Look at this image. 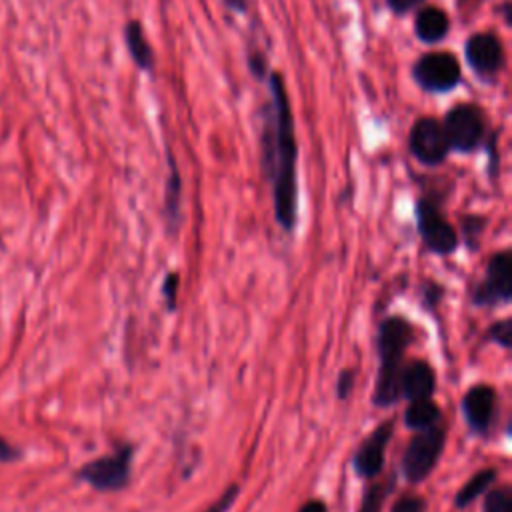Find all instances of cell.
Wrapping results in <instances>:
<instances>
[{"label":"cell","mask_w":512,"mask_h":512,"mask_svg":"<svg viewBox=\"0 0 512 512\" xmlns=\"http://www.w3.org/2000/svg\"><path fill=\"white\" fill-rule=\"evenodd\" d=\"M464 56L470 70L482 82H494L506 66L502 40L494 32H476L464 44Z\"/></svg>","instance_id":"obj_7"},{"label":"cell","mask_w":512,"mask_h":512,"mask_svg":"<svg viewBox=\"0 0 512 512\" xmlns=\"http://www.w3.org/2000/svg\"><path fill=\"white\" fill-rule=\"evenodd\" d=\"M178 286H180V276L176 272L166 274L164 282H162V296L166 302L168 310L176 308V296H178Z\"/></svg>","instance_id":"obj_23"},{"label":"cell","mask_w":512,"mask_h":512,"mask_svg":"<svg viewBox=\"0 0 512 512\" xmlns=\"http://www.w3.org/2000/svg\"><path fill=\"white\" fill-rule=\"evenodd\" d=\"M500 10H502V18H504L506 26H510V16H512V12H510V2H508V0H506V2H502Z\"/></svg>","instance_id":"obj_33"},{"label":"cell","mask_w":512,"mask_h":512,"mask_svg":"<svg viewBox=\"0 0 512 512\" xmlns=\"http://www.w3.org/2000/svg\"><path fill=\"white\" fill-rule=\"evenodd\" d=\"M132 458H134V448L130 444H122L116 452L84 464L78 470V478H82L84 482H88L92 488L100 492L122 490L130 482Z\"/></svg>","instance_id":"obj_5"},{"label":"cell","mask_w":512,"mask_h":512,"mask_svg":"<svg viewBox=\"0 0 512 512\" xmlns=\"http://www.w3.org/2000/svg\"><path fill=\"white\" fill-rule=\"evenodd\" d=\"M394 434V422L386 420L380 422L358 446L352 458V466L358 476L362 478H374L382 472L384 466V452Z\"/></svg>","instance_id":"obj_11"},{"label":"cell","mask_w":512,"mask_h":512,"mask_svg":"<svg viewBox=\"0 0 512 512\" xmlns=\"http://www.w3.org/2000/svg\"><path fill=\"white\" fill-rule=\"evenodd\" d=\"M410 154L424 166H440L450 152V144L444 126L438 118H418L408 134Z\"/></svg>","instance_id":"obj_9"},{"label":"cell","mask_w":512,"mask_h":512,"mask_svg":"<svg viewBox=\"0 0 512 512\" xmlns=\"http://www.w3.org/2000/svg\"><path fill=\"white\" fill-rule=\"evenodd\" d=\"M494 404H496V390L492 386L476 384L468 388V392L462 398V412L466 416L468 426L474 432L484 434L490 428L492 416H494Z\"/></svg>","instance_id":"obj_12"},{"label":"cell","mask_w":512,"mask_h":512,"mask_svg":"<svg viewBox=\"0 0 512 512\" xmlns=\"http://www.w3.org/2000/svg\"><path fill=\"white\" fill-rule=\"evenodd\" d=\"M440 422V408L430 398L410 400V406L404 412V424L412 430H426Z\"/></svg>","instance_id":"obj_17"},{"label":"cell","mask_w":512,"mask_h":512,"mask_svg":"<svg viewBox=\"0 0 512 512\" xmlns=\"http://www.w3.org/2000/svg\"><path fill=\"white\" fill-rule=\"evenodd\" d=\"M222 4L236 14H244L248 10V0H222Z\"/></svg>","instance_id":"obj_30"},{"label":"cell","mask_w":512,"mask_h":512,"mask_svg":"<svg viewBox=\"0 0 512 512\" xmlns=\"http://www.w3.org/2000/svg\"><path fill=\"white\" fill-rule=\"evenodd\" d=\"M450 32V18L438 6H424L416 12L414 34L424 44H438Z\"/></svg>","instance_id":"obj_15"},{"label":"cell","mask_w":512,"mask_h":512,"mask_svg":"<svg viewBox=\"0 0 512 512\" xmlns=\"http://www.w3.org/2000/svg\"><path fill=\"white\" fill-rule=\"evenodd\" d=\"M238 492H240V488L236 486V484H232V486H228L224 492H222V496L206 510V512H228L230 508H232V504L236 502V498H238Z\"/></svg>","instance_id":"obj_24"},{"label":"cell","mask_w":512,"mask_h":512,"mask_svg":"<svg viewBox=\"0 0 512 512\" xmlns=\"http://www.w3.org/2000/svg\"><path fill=\"white\" fill-rule=\"evenodd\" d=\"M496 480V470L494 468H484V470H478L468 482H464V486L458 490L454 502L458 508H464L468 506L470 502H474L480 494H484L492 482Z\"/></svg>","instance_id":"obj_18"},{"label":"cell","mask_w":512,"mask_h":512,"mask_svg":"<svg viewBox=\"0 0 512 512\" xmlns=\"http://www.w3.org/2000/svg\"><path fill=\"white\" fill-rule=\"evenodd\" d=\"M484 218L482 216H476V214H470V216H464L462 218V228H464V238L470 242L472 236H478L484 228Z\"/></svg>","instance_id":"obj_28"},{"label":"cell","mask_w":512,"mask_h":512,"mask_svg":"<svg viewBox=\"0 0 512 512\" xmlns=\"http://www.w3.org/2000/svg\"><path fill=\"white\" fill-rule=\"evenodd\" d=\"M488 336L500 344L502 348H510L512 346V322L510 318H504V320H498L496 324L490 326L488 330Z\"/></svg>","instance_id":"obj_22"},{"label":"cell","mask_w":512,"mask_h":512,"mask_svg":"<svg viewBox=\"0 0 512 512\" xmlns=\"http://www.w3.org/2000/svg\"><path fill=\"white\" fill-rule=\"evenodd\" d=\"M436 388V376L428 362L414 360L400 374V390L408 400L430 398Z\"/></svg>","instance_id":"obj_13"},{"label":"cell","mask_w":512,"mask_h":512,"mask_svg":"<svg viewBox=\"0 0 512 512\" xmlns=\"http://www.w3.org/2000/svg\"><path fill=\"white\" fill-rule=\"evenodd\" d=\"M298 512H328V508L322 500H308L306 504L300 506Z\"/></svg>","instance_id":"obj_31"},{"label":"cell","mask_w":512,"mask_h":512,"mask_svg":"<svg viewBox=\"0 0 512 512\" xmlns=\"http://www.w3.org/2000/svg\"><path fill=\"white\" fill-rule=\"evenodd\" d=\"M246 62H248V70H250L252 78L258 80V82H266V78H268V74H270V66H268L266 54H264L262 50L254 48V50L248 52Z\"/></svg>","instance_id":"obj_21"},{"label":"cell","mask_w":512,"mask_h":512,"mask_svg":"<svg viewBox=\"0 0 512 512\" xmlns=\"http://www.w3.org/2000/svg\"><path fill=\"white\" fill-rule=\"evenodd\" d=\"M270 100L260 112V166L272 188L276 222L292 232L298 220V144L294 114L280 72L270 70Z\"/></svg>","instance_id":"obj_1"},{"label":"cell","mask_w":512,"mask_h":512,"mask_svg":"<svg viewBox=\"0 0 512 512\" xmlns=\"http://www.w3.org/2000/svg\"><path fill=\"white\" fill-rule=\"evenodd\" d=\"M352 388H354V372L342 370L336 378V396L340 400H346L352 394Z\"/></svg>","instance_id":"obj_27"},{"label":"cell","mask_w":512,"mask_h":512,"mask_svg":"<svg viewBox=\"0 0 512 512\" xmlns=\"http://www.w3.org/2000/svg\"><path fill=\"white\" fill-rule=\"evenodd\" d=\"M482 512H512V488L508 484L492 488L484 498Z\"/></svg>","instance_id":"obj_20"},{"label":"cell","mask_w":512,"mask_h":512,"mask_svg":"<svg viewBox=\"0 0 512 512\" xmlns=\"http://www.w3.org/2000/svg\"><path fill=\"white\" fill-rule=\"evenodd\" d=\"M16 456V452L0 438V460H10V458H14Z\"/></svg>","instance_id":"obj_32"},{"label":"cell","mask_w":512,"mask_h":512,"mask_svg":"<svg viewBox=\"0 0 512 512\" xmlns=\"http://www.w3.org/2000/svg\"><path fill=\"white\" fill-rule=\"evenodd\" d=\"M390 490H392V482H388V484H384V482L370 484L364 490L362 504H360L358 512H382V504H384Z\"/></svg>","instance_id":"obj_19"},{"label":"cell","mask_w":512,"mask_h":512,"mask_svg":"<svg viewBox=\"0 0 512 512\" xmlns=\"http://www.w3.org/2000/svg\"><path fill=\"white\" fill-rule=\"evenodd\" d=\"M512 300V258L510 252H496L488 260L486 276L472 290V302L476 306H500Z\"/></svg>","instance_id":"obj_10"},{"label":"cell","mask_w":512,"mask_h":512,"mask_svg":"<svg viewBox=\"0 0 512 512\" xmlns=\"http://www.w3.org/2000/svg\"><path fill=\"white\" fill-rule=\"evenodd\" d=\"M444 444H446V430L440 424L426 430H418V434L408 442L402 456L400 470L404 478L410 484H418L424 478H428V474L432 472V468L436 466L444 450Z\"/></svg>","instance_id":"obj_4"},{"label":"cell","mask_w":512,"mask_h":512,"mask_svg":"<svg viewBox=\"0 0 512 512\" xmlns=\"http://www.w3.org/2000/svg\"><path fill=\"white\" fill-rule=\"evenodd\" d=\"M424 0H386V6L390 8V12H394L396 16H406L408 12H412L414 8H418Z\"/></svg>","instance_id":"obj_29"},{"label":"cell","mask_w":512,"mask_h":512,"mask_svg":"<svg viewBox=\"0 0 512 512\" xmlns=\"http://www.w3.org/2000/svg\"><path fill=\"white\" fill-rule=\"evenodd\" d=\"M124 44H126V50L132 58V62L144 70V72H152L154 66H156V54L152 50V44L148 42L146 38V32H144V26L140 20L132 18L124 24Z\"/></svg>","instance_id":"obj_16"},{"label":"cell","mask_w":512,"mask_h":512,"mask_svg":"<svg viewBox=\"0 0 512 512\" xmlns=\"http://www.w3.org/2000/svg\"><path fill=\"white\" fill-rule=\"evenodd\" d=\"M450 150L470 154L484 144L486 116L484 110L472 102L452 106L442 120Z\"/></svg>","instance_id":"obj_3"},{"label":"cell","mask_w":512,"mask_h":512,"mask_svg":"<svg viewBox=\"0 0 512 512\" xmlns=\"http://www.w3.org/2000/svg\"><path fill=\"white\" fill-rule=\"evenodd\" d=\"M390 512H424V498L420 496H414V494H408V496H402Z\"/></svg>","instance_id":"obj_26"},{"label":"cell","mask_w":512,"mask_h":512,"mask_svg":"<svg viewBox=\"0 0 512 512\" xmlns=\"http://www.w3.org/2000/svg\"><path fill=\"white\" fill-rule=\"evenodd\" d=\"M412 342V324L402 316H390L380 324L378 330V356L380 368L372 402L380 408L396 404L402 396L400 374L402 356Z\"/></svg>","instance_id":"obj_2"},{"label":"cell","mask_w":512,"mask_h":512,"mask_svg":"<svg viewBox=\"0 0 512 512\" xmlns=\"http://www.w3.org/2000/svg\"><path fill=\"white\" fill-rule=\"evenodd\" d=\"M168 178L164 186V202H162V216L168 228V234L178 232L182 220V178L174 156L168 152Z\"/></svg>","instance_id":"obj_14"},{"label":"cell","mask_w":512,"mask_h":512,"mask_svg":"<svg viewBox=\"0 0 512 512\" xmlns=\"http://www.w3.org/2000/svg\"><path fill=\"white\" fill-rule=\"evenodd\" d=\"M416 222L418 232L430 252L446 256L458 248V232L442 216L432 198H420L416 202Z\"/></svg>","instance_id":"obj_8"},{"label":"cell","mask_w":512,"mask_h":512,"mask_svg":"<svg viewBox=\"0 0 512 512\" xmlns=\"http://www.w3.org/2000/svg\"><path fill=\"white\" fill-rule=\"evenodd\" d=\"M412 78L424 92L444 94L460 84L462 68L450 52H428L414 62Z\"/></svg>","instance_id":"obj_6"},{"label":"cell","mask_w":512,"mask_h":512,"mask_svg":"<svg viewBox=\"0 0 512 512\" xmlns=\"http://www.w3.org/2000/svg\"><path fill=\"white\" fill-rule=\"evenodd\" d=\"M484 144L488 148V174L494 178L498 176V132H490L488 138H484Z\"/></svg>","instance_id":"obj_25"}]
</instances>
